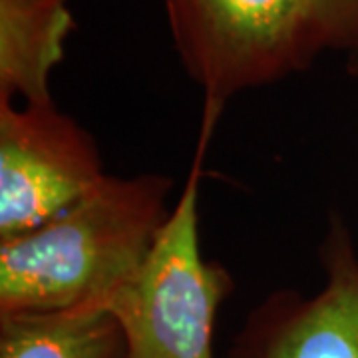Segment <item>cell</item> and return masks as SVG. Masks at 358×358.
I'll use <instances>...</instances> for the list:
<instances>
[{"label":"cell","instance_id":"obj_3","mask_svg":"<svg viewBox=\"0 0 358 358\" xmlns=\"http://www.w3.org/2000/svg\"><path fill=\"white\" fill-rule=\"evenodd\" d=\"M169 34L205 102L305 72L322 54L303 0H164Z\"/></svg>","mask_w":358,"mask_h":358},{"label":"cell","instance_id":"obj_2","mask_svg":"<svg viewBox=\"0 0 358 358\" xmlns=\"http://www.w3.org/2000/svg\"><path fill=\"white\" fill-rule=\"evenodd\" d=\"M223 108L203 100L183 192L141 267L102 305L124 333L128 358H215L219 308L233 293V277L201 253L199 189L205 152Z\"/></svg>","mask_w":358,"mask_h":358},{"label":"cell","instance_id":"obj_6","mask_svg":"<svg viewBox=\"0 0 358 358\" xmlns=\"http://www.w3.org/2000/svg\"><path fill=\"white\" fill-rule=\"evenodd\" d=\"M70 0H0V100L54 103L50 76L74 30Z\"/></svg>","mask_w":358,"mask_h":358},{"label":"cell","instance_id":"obj_5","mask_svg":"<svg viewBox=\"0 0 358 358\" xmlns=\"http://www.w3.org/2000/svg\"><path fill=\"white\" fill-rule=\"evenodd\" d=\"M322 287L279 289L247 315L223 358H358V253L338 215L319 247Z\"/></svg>","mask_w":358,"mask_h":358},{"label":"cell","instance_id":"obj_7","mask_svg":"<svg viewBox=\"0 0 358 358\" xmlns=\"http://www.w3.org/2000/svg\"><path fill=\"white\" fill-rule=\"evenodd\" d=\"M0 358H128L124 333L108 310L0 315Z\"/></svg>","mask_w":358,"mask_h":358},{"label":"cell","instance_id":"obj_8","mask_svg":"<svg viewBox=\"0 0 358 358\" xmlns=\"http://www.w3.org/2000/svg\"><path fill=\"white\" fill-rule=\"evenodd\" d=\"M322 52L336 54L358 78V0H303Z\"/></svg>","mask_w":358,"mask_h":358},{"label":"cell","instance_id":"obj_4","mask_svg":"<svg viewBox=\"0 0 358 358\" xmlns=\"http://www.w3.org/2000/svg\"><path fill=\"white\" fill-rule=\"evenodd\" d=\"M106 176L88 129L56 103L0 100V241L50 221Z\"/></svg>","mask_w":358,"mask_h":358},{"label":"cell","instance_id":"obj_1","mask_svg":"<svg viewBox=\"0 0 358 358\" xmlns=\"http://www.w3.org/2000/svg\"><path fill=\"white\" fill-rule=\"evenodd\" d=\"M164 173L106 178L36 229L0 241V315L102 308L171 213Z\"/></svg>","mask_w":358,"mask_h":358}]
</instances>
